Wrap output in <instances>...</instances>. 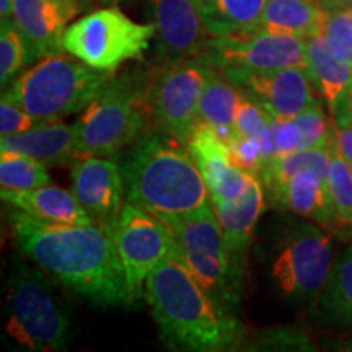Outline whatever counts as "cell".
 Segmentation results:
<instances>
[{
  "label": "cell",
  "instance_id": "1",
  "mask_svg": "<svg viewBox=\"0 0 352 352\" xmlns=\"http://www.w3.org/2000/svg\"><path fill=\"white\" fill-rule=\"evenodd\" d=\"M16 245L56 283L96 307L132 305L113 230L98 223H52L13 210Z\"/></svg>",
  "mask_w": 352,
  "mask_h": 352
},
{
  "label": "cell",
  "instance_id": "2",
  "mask_svg": "<svg viewBox=\"0 0 352 352\" xmlns=\"http://www.w3.org/2000/svg\"><path fill=\"white\" fill-rule=\"evenodd\" d=\"M145 300L168 349L183 352L240 351L246 328L199 284L176 252L145 280Z\"/></svg>",
  "mask_w": 352,
  "mask_h": 352
},
{
  "label": "cell",
  "instance_id": "3",
  "mask_svg": "<svg viewBox=\"0 0 352 352\" xmlns=\"http://www.w3.org/2000/svg\"><path fill=\"white\" fill-rule=\"evenodd\" d=\"M126 202L165 222L196 212L210 202L208 183L195 158L170 135L144 134L120 162Z\"/></svg>",
  "mask_w": 352,
  "mask_h": 352
},
{
  "label": "cell",
  "instance_id": "4",
  "mask_svg": "<svg viewBox=\"0 0 352 352\" xmlns=\"http://www.w3.org/2000/svg\"><path fill=\"white\" fill-rule=\"evenodd\" d=\"M43 267L16 259L7 279L6 333L13 344L32 352L67 351L72 342L67 308Z\"/></svg>",
  "mask_w": 352,
  "mask_h": 352
},
{
  "label": "cell",
  "instance_id": "5",
  "mask_svg": "<svg viewBox=\"0 0 352 352\" xmlns=\"http://www.w3.org/2000/svg\"><path fill=\"white\" fill-rule=\"evenodd\" d=\"M151 78L142 72L111 76L76 122L77 157L116 158L142 135Z\"/></svg>",
  "mask_w": 352,
  "mask_h": 352
},
{
  "label": "cell",
  "instance_id": "6",
  "mask_svg": "<svg viewBox=\"0 0 352 352\" xmlns=\"http://www.w3.org/2000/svg\"><path fill=\"white\" fill-rule=\"evenodd\" d=\"M111 76L57 52L36 60L3 91L36 121H54L85 109Z\"/></svg>",
  "mask_w": 352,
  "mask_h": 352
},
{
  "label": "cell",
  "instance_id": "7",
  "mask_svg": "<svg viewBox=\"0 0 352 352\" xmlns=\"http://www.w3.org/2000/svg\"><path fill=\"white\" fill-rule=\"evenodd\" d=\"M175 233L176 252L199 284L230 314H239L245 267L228 250L212 204L166 222Z\"/></svg>",
  "mask_w": 352,
  "mask_h": 352
},
{
  "label": "cell",
  "instance_id": "8",
  "mask_svg": "<svg viewBox=\"0 0 352 352\" xmlns=\"http://www.w3.org/2000/svg\"><path fill=\"white\" fill-rule=\"evenodd\" d=\"M333 263V232L314 220L298 222L277 240L271 283L285 300L315 308Z\"/></svg>",
  "mask_w": 352,
  "mask_h": 352
},
{
  "label": "cell",
  "instance_id": "9",
  "mask_svg": "<svg viewBox=\"0 0 352 352\" xmlns=\"http://www.w3.org/2000/svg\"><path fill=\"white\" fill-rule=\"evenodd\" d=\"M155 33L153 23H138L109 6L72 21L64 32L63 47L90 67L114 74L127 60L140 59Z\"/></svg>",
  "mask_w": 352,
  "mask_h": 352
},
{
  "label": "cell",
  "instance_id": "10",
  "mask_svg": "<svg viewBox=\"0 0 352 352\" xmlns=\"http://www.w3.org/2000/svg\"><path fill=\"white\" fill-rule=\"evenodd\" d=\"M212 65L199 57L166 64L148 87V111L158 129L186 147L199 124V107Z\"/></svg>",
  "mask_w": 352,
  "mask_h": 352
},
{
  "label": "cell",
  "instance_id": "11",
  "mask_svg": "<svg viewBox=\"0 0 352 352\" xmlns=\"http://www.w3.org/2000/svg\"><path fill=\"white\" fill-rule=\"evenodd\" d=\"M197 57L227 76L307 67L305 39L261 28L228 36H210Z\"/></svg>",
  "mask_w": 352,
  "mask_h": 352
},
{
  "label": "cell",
  "instance_id": "12",
  "mask_svg": "<svg viewBox=\"0 0 352 352\" xmlns=\"http://www.w3.org/2000/svg\"><path fill=\"white\" fill-rule=\"evenodd\" d=\"M132 305L145 297V280L175 248V233L165 220L126 202L113 227Z\"/></svg>",
  "mask_w": 352,
  "mask_h": 352
},
{
  "label": "cell",
  "instance_id": "13",
  "mask_svg": "<svg viewBox=\"0 0 352 352\" xmlns=\"http://www.w3.org/2000/svg\"><path fill=\"white\" fill-rule=\"evenodd\" d=\"M72 192L95 223L113 230L124 208V179L114 158L78 157L70 170Z\"/></svg>",
  "mask_w": 352,
  "mask_h": 352
},
{
  "label": "cell",
  "instance_id": "14",
  "mask_svg": "<svg viewBox=\"0 0 352 352\" xmlns=\"http://www.w3.org/2000/svg\"><path fill=\"white\" fill-rule=\"evenodd\" d=\"M227 77L241 94L259 104L271 118H296L316 101L315 87L303 67L228 74Z\"/></svg>",
  "mask_w": 352,
  "mask_h": 352
},
{
  "label": "cell",
  "instance_id": "15",
  "mask_svg": "<svg viewBox=\"0 0 352 352\" xmlns=\"http://www.w3.org/2000/svg\"><path fill=\"white\" fill-rule=\"evenodd\" d=\"M158 57L166 64L197 57L210 33L197 0H148Z\"/></svg>",
  "mask_w": 352,
  "mask_h": 352
},
{
  "label": "cell",
  "instance_id": "16",
  "mask_svg": "<svg viewBox=\"0 0 352 352\" xmlns=\"http://www.w3.org/2000/svg\"><path fill=\"white\" fill-rule=\"evenodd\" d=\"M186 148L208 183L210 197L240 201L256 179V176L233 164L228 145L202 122L192 131Z\"/></svg>",
  "mask_w": 352,
  "mask_h": 352
},
{
  "label": "cell",
  "instance_id": "17",
  "mask_svg": "<svg viewBox=\"0 0 352 352\" xmlns=\"http://www.w3.org/2000/svg\"><path fill=\"white\" fill-rule=\"evenodd\" d=\"M13 21L28 46V63L65 52L63 36L78 13L65 0H13Z\"/></svg>",
  "mask_w": 352,
  "mask_h": 352
},
{
  "label": "cell",
  "instance_id": "18",
  "mask_svg": "<svg viewBox=\"0 0 352 352\" xmlns=\"http://www.w3.org/2000/svg\"><path fill=\"white\" fill-rule=\"evenodd\" d=\"M272 208L310 219L320 226L338 227L327 176L316 170H302L284 184L266 192Z\"/></svg>",
  "mask_w": 352,
  "mask_h": 352
},
{
  "label": "cell",
  "instance_id": "19",
  "mask_svg": "<svg viewBox=\"0 0 352 352\" xmlns=\"http://www.w3.org/2000/svg\"><path fill=\"white\" fill-rule=\"evenodd\" d=\"M0 151H12L41 162L46 166H65L77 160L76 124L64 121H38L28 131L0 139Z\"/></svg>",
  "mask_w": 352,
  "mask_h": 352
},
{
  "label": "cell",
  "instance_id": "20",
  "mask_svg": "<svg viewBox=\"0 0 352 352\" xmlns=\"http://www.w3.org/2000/svg\"><path fill=\"white\" fill-rule=\"evenodd\" d=\"M307 74L334 116L352 83V63L323 33L305 39Z\"/></svg>",
  "mask_w": 352,
  "mask_h": 352
},
{
  "label": "cell",
  "instance_id": "21",
  "mask_svg": "<svg viewBox=\"0 0 352 352\" xmlns=\"http://www.w3.org/2000/svg\"><path fill=\"white\" fill-rule=\"evenodd\" d=\"M210 204L217 215L223 236L228 245V250L240 266L245 267L246 253L254 233L259 217H261L264 206H266V195L259 178L240 201L228 202L217 197H210Z\"/></svg>",
  "mask_w": 352,
  "mask_h": 352
},
{
  "label": "cell",
  "instance_id": "22",
  "mask_svg": "<svg viewBox=\"0 0 352 352\" xmlns=\"http://www.w3.org/2000/svg\"><path fill=\"white\" fill-rule=\"evenodd\" d=\"M2 199L21 212L52 223H95L72 191L44 184L30 191H2Z\"/></svg>",
  "mask_w": 352,
  "mask_h": 352
},
{
  "label": "cell",
  "instance_id": "23",
  "mask_svg": "<svg viewBox=\"0 0 352 352\" xmlns=\"http://www.w3.org/2000/svg\"><path fill=\"white\" fill-rule=\"evenodd\" d=\"M316 310L321 323L352 331V241L334 259Z\"/></svg>",
  "mask_w": 352,
  "mask_h": 352
},
{
  "label": "cell",
  "instance_id": "24",
  "mask_svg": "<svg viewBox=\"0 0 352 352\" xmlns=\"http://www.w3.org/2000/svg\"><path fill=\"white\" fill-rule=\"evenodd\" d=\"M241 94L222 70L215 69L206 83L199 107V122L210 127L227 145L235 138L236 109Z\"/></svg>",
  "mask_w": 352,
  "mask_h": 352
},
{
  "label": "cell",
  "instance_id": "25",
  "mask_svg": "<svg viewBox=\"0 0 352 352\" xmlns=\"http://www.w3.org/2000/svg\"><path fill=\"white\" fill-rule=\"evenodd\" d=\"M327 13L318 0H267L259 28L307 39L321 33Z\"/></svg>",
  "mask_w": 352,
  "mask_h": 352
},
{
  "label": "cell",
  "instance_id": "26",
  "mask_svg": "<svg viewBox=\"0 0 352 352\" xmlns=\"http://www.w3.org/2000/svg\"><path fill=\"white\" fill-rule=\"evenodd\" d=\"M267 0H201L199 8L210 36L248 33L261 25Z\"/></svg>",
  "mask_w": 352,
  "mask_h": 352
},
{
  "label": "cell",
  "instance_id": "27",
  "mask_svg": "<svg viewBox=\"0 0 352 352\" xmlns=\"http://www.w3.org/2000/svg\"><path fill=\"white\" fill-rule=\"evenodd\" d=\"M329 153H331V147L300 148L297 152H290L267 160L258 176L264 188V195L284 184L302 170H316L318 173L327 176Z\"/></svg>",
  "mask_w": 352,
  "mask_h": 352
},
{
  "label": "cell",
  "instance_id": "28",
  "mask_svg": "<svg viewBox=\"0 0 352 352\" xmlns=\"http://www.w3.org/2000/svg\"><path fill=\"white\" fill-rule=\"evenodd\" d=\"M51 183L47 166L25 153L0 151L2 191H30Z\"/></svg>",
  "mask_w": 352,
  "mask_h": 352
},
{
  "label": "cell",
  "instance_id": "29",
  "mask_svg": "<svg viewBox=\"0 0 352 352\" xmlns=\"http://www.w3.org/2000/svg\"><path fill=\"white\" fill-rule=\"evenodd\" d=\"M240 351L311 352L318 351V347H316L314 338L305 328L284 324V327H272L256 333H248Z\"/></svg>",
  "mask_w": 352,
  "mask_h": 352
},
{
  "label": "cell",
  "instance_id": "30",
  "mask_svg": "<svg viewBox=\"0 0 352 352\" xmlns=\"http://www.w3.org/2000/svg\"><path fill=\"white\" fill-rule=\"evenodd\" d=\"M327 183L331 195L338 227H352V168L333 139Z\"/></svg>",
  "mask_w": 352,
  "mask_h": 352
},
{
  "label": "cell",
  "instance_id": "31",
  "mask_svg": "<svg viewBox=\"0 0 352 352\" xmlns=\"http://www.w3.org/2000/svg\"><path fill=\"white\" fill-rule=\"evenodd\" d=\"M28 63V46L15 21L2 23L0 30V85L3 90L15 80Z\"/></svg>",
  "mask_w": 352,
  "mask_h": 352
},
{
  "label": "cell",
  "instance_id": "32",
  "mask_svg": "<svg viewBox=\"0 0 352 352\" xmlns=\"http://www.w3.org/2000/svg\"><path fill=\"white\" fill-rule=\"evenodd\" d=\"M296 121L300 126L305 148L331 147L334 139V121L329 122L318 100L310 104L305 111L297 114Z\"/></svg>",
  "mask_w": 352,
  "mask_h": 352
},
{
  "label": "cell",
  "instance_id": "33",
  "mask_svg": "<svg viewBox=\"0 0 352 352\" xmlns=\"http://www.w3.org/2000/svg\"><path fill=\"white\" fill-rule=\"evenodd\" d=\"M241 94V91H240ZM270 121L271 116L259 104L250 100L248 96L241 94L239 109H236L235 121V135H246V138H254L263 140L266 145L267 153V140H270Z\"/></svg>",
  "mask_w": 352,
  "mask_h": 352
},
{
  "label": "cell",
  "instance_id": "34",
  "mask_svg": "<svg viewBox=\"0 0 352 352\" xmlns=\"http://www.w3.org/2000/svg\"><path fill=\"white\" fill-rule=\"evenodd\" d=\"M305 148L303 134L296 118H271L270 140H267V160Z\"/></svg>",
  "mask_w": 352,
  "mask_h": 352
},
{
  "label": "cell",
  "instance_id": "35",
  "mask_svg": "<svg viewBox=\"0 0 352 352\" xmlns=\"http://www.w3.org/2000/svg\"><path fill=\"white\" fill-rule=\"evenodd\" d=\"M233 164L258 178L267 162L266 145L263 140L246 135H235L228 144Z\"/></svg>",
  "mask_w": 352,
  "mask_h": 352
},
{
  "label": "cell",
  "instance_id": "36",
  "mask_svg": "<svg viewBox=\"0 0 352 352\" xmlns=\"http://www.w3.org/2000/svg\"><path fill=\"white\" fill-rule=\"evenodd\" d=\"M36 120L26 109L16 103L10 95L3 91L0 100V139L12 138L28 131L36 124Z\"/></svg>",
  "mask_w": 352,
  "mask_h": 352
},
{
  "label": "cell",
  "instance_id": "37",
  "mask_svg": "<svg viewBox=\"0 0 352 352\" xmlns=\"http://www.w3.org/2000/svg\"><path fill=\"white\" fill-rule=\"evenodd\" d=\"M321 33L352 63V10L328 12Z\"/></svg>",
  "mask_w": 352,
  "mask_h": 352
},
{
  "label": "cell",
  "instance_id": "38",
  "mask_svg": "<svg viewBox=\"0 0 352 352\" xmlns=\"http://www.w3.org/2000/svg\"><path fill=\"white\" fill-rule=\"evenodd\" d=\"M334 140L338 148L352 168V124L342 120H334Z\"/></svg>",
  "mask_w": 352,
  "mask_h": 352
},
{
  "label": "cell",
  "instance_id": "39",
  "mask_svg": "<svg viewBox=\"0 0 352 352\" xmlns=\"http://www.w3.org/2000/svg\"><path fill=\"white\" fill-rule=\"evenodd\" d=\"M333 120H342V121H347L352 124V83L346 90V94L342 95V98L340 101V104H338V109H336V113H334Z\"/></svg>",
  "mask_w": 352,
  "mask_h": 352
},
{
  "label": "cell",
  "instance_id": "40",
  "mask_svg": "<svg viewBox=\"0 0 352 352\" xmlns=\"http://www.w3.org/2000/svg\"><path fill=\"white\" fill-rule=\"evenodd\" d=\"M323 344L327 346V349H331V351L352 352V336L331 338V340H324Z\"/></svg>",
  "mask_w": 352,
  "mask_h": 352
},
{
  "label": "cell",
  "instance_id": "41",
  "mask_svg": "<svg viewBox=\"0 0 352 352\" xmlns=\"http://www.w3.org/2000/svg\"><path fill=\"white\" fill-rule=\"evenodd\" d=\"M318 3L327 12L352 10V0H318Z\"/></svg>",
  "mask_w": 352,
  "mask_h": 352
},
{
  "label": "cell",
  "instance_id": "42",
  "mask_svg": "<svg viewBox=\"0 0 352 352\" xmlns=\"http://www.w3.org/2000/svg\"><path fill=\"white\" fill-rule=\"evenodd\" d=\"M13 8H15L13 0H0V23L13 20Z\"/></svg>",
  "mask_w": 352,
  "mask_h": 352
},
{
  "label": "cell",
  "instance_id": "43",
  "mask_svg": "<svg viewBox=\"0 0 352 352\" xmlns=\"http://www.w3.org/2000/svg\"><path fill=\"white\" fill-rule=\"evenodd\" d=\"M65 2H67L69 6L72 7L77 13H82V12H85L87 8L91 7L94 0H65Z\"/></svg>",
  "mask_w": 352,
  "mask_h": 352
},
{
  "label": "cell",
  "instance_id": "44",
  "mask_svg": "<svg viewBox=\"0 0 352 352\" xmlns=\"http://www.w3.org/2000/svg\"><path fill=\"white\" fill-rule=\"evenodd\" d=\"M103 3V6H114V3L122 2V0H94V3Z\"/></svg>",
  "mask_w": 352,
  "mask_h": 352
},
{
  "label": "cell",
  "instance_id": "45",
  "mask_svg": "<svg viewBox=\"0 0 352 352\" xmlns=\"http://www.w3.org/2000/svg\"><path fill=\"white\" fill-rule=\"evenodd\" d=\"M201 2V0H197V3H199Z\"/></svg>",
  "mask_w": 352,
  "mask_h": 352
}]
</instances>
